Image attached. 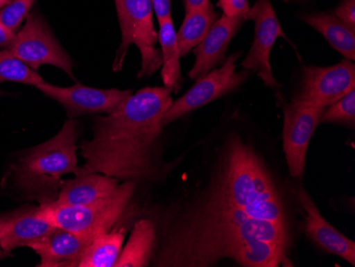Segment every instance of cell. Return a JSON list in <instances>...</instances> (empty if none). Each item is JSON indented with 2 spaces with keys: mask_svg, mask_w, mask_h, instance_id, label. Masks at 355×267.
<instances>
[{
  "mask_svg": "<svg viewBox=\"0 0 355 267\" xmlns=\"http://www.w3.org/2000/svg\"><path fill=\"white\" fill-rule=\"evenodd\" d=\"M16 33L8 29L3 24L0 23V47L9 49L10 45L13 43Z\"/></svg>",
  "mask_w": 355,
  "mask_h": 267,
  "instance_id": "29",
  "label": "cell"
},
{
  "mask_svg": "<svg viewBox=\"0 0 355 267\" xmlns=\"http://www.w3.org/2000/svg\"><path fill=\"white\" fill-rule=\"evenodd\" d=\"M217 6L223 10V15L229 17L245 19L250 9L248 0H219Z\"/></svg>",
  "mask_w": 355,
  "mask_h": 267,
  "instance_id": "26",
  "label": "cell"
},
{
  "mask_svg": "<svg viewBox=\"0 0 355 267\" xmlns=\"http://www.w3.org/2000/svg\"><path fill=\"white\" fill-rule=\"evenodd\" d=\"M320 123H343L353 127L355 123V89L340 101L329 105L321 115Z\"/></svg>",
  "mask_w": 355,
  "mask_h": 267,
  "instance_id": "24",
  "label": "cell"
},
{
  "mask_svg": "<svg viewBox=\"0 0 355 267\" xmlns=\"http://www.w3.org/2000/svg\"><path fill=\"white\" fill-rule=\"evenodd\" d=\"M159 23L171 19V0H150Z\"/></svg>",
  "mask_w": 355,
  "mask_h": 267,
  "instance_id": "28",
  "label": "cell"
},
{
  "mask_svg": "<svg viewBox=\"0 0 355 267\" xmlns=\"http://www.w3.org/2000/svg\"><path fill=\"white\" fill-rule=\"evenodd\" d=\"M217 17L218 14L211 3L205 7L187 11L182 26L177 33L181 57L187 55L200 44L213 24L217 21Z\"/></svg>",
  "mask_w": 355,
  "mask_h": 267,
  "instance_id": "21",
  "label": "cell"
},
{
  "mask_svg": "<svg viewBox=\"0 0 355 267\" xmlns=\"http://www.w3.org/2000/svg\"><path fill=\"white\" fill-rule=\"evenodd\" d=\"M10 1H11V0H0V9L5 7V6H7Z\"/></svg>",
  "mask_w": 355,
  "mask_h": 267,
  "instance_id": "31",
  "label": "cell"
},
{
  "mask_svg": "<svg viewBox=\"0 0 355 267\" xmlns=\"http://www.w3.org/2000/svg\"><path fill=\"white\" fill-rule=\"evenodd\" d=\"M129 221L94 239L85 249L79 267H114L123 249Z\"/></svg>",
  "mask_w": 355,
  "mask_h": 267,
  "instance_id": "20",
  "label": "cell"
},
{
  "mask_svg": "<svg viewBox=\"0 0 355 267\" xmlns=\"http://www.w3.org/2000/svg\"><path fill=\"white\" fill-rule=\"evenodd\" d=\"M94 240L55 227L49 234L31 246L39 255L40 267H79L85 249Z\"/></svg>",
  "mask_w": 355,
  "mask_h": 267,
  "instance_id": "16",
  "label": "cell"
},
{
  "mask_svg": "<svg viewBox=\"0 0 355 267\" xmlns=\"http://www.w3.org/2000/svg\"><path fill=\"white\" fill-rule=\"evenodd\" d=\"M333 15L355 30V0H343L333 12Z\"/></svg>",
  "mask_w": 355,
  "mask_h": 267,
  "instance_id": "27",
  "label": "cell"
},
{
  "mask_svg": "<svg viewBox=\"0 0 355 267\" xmlns=\"http://www.w3.org/2000/svg\"><path fill=\"white\" fill-rule=\"evenodd\" d=\"M3 83V81L0 80V83Z\"/></svg>",
  "mask_w": 355,
  "mask_h": 267,
  "instance_id": "33",
  "label": "cell"
},
{
  "mask_svg": "<svg viewBox=\"0 0 355 267\" xmlns=\"http://www.w3.org/2000/svg\"><path fill=\"white\" fill-rule=\"evenodd\" d=\"M35 0H11L0 9V23L15 33L24 19L29 15Z\"/></svg>",
  "mask_w": 355,
  "mask_h": 267,
  "instance_id": "25",
  "label": "cell"
},
{
  "mask_svg": "<svg viewBox=\"0 0 355 267\" xmlns=\"http://www.w3.org/2000/svg\"><path fill=\"white\" fill-rule=\"evenodd\" d=\"M81 127L73 119L64 123L61 130L28 151L16 164V181L29 192L55 190L61 187L64 175H77V141Z\"/></svg>",
  "mask_w": 355,
  "mask_h": 267,
  "instance_id": "4",
  "label": "cell"
},
{
  "mask_svg": "<svg viewBox=\"0 0 355 267\" xmlns=\"http://www.w3.org/2000/svg\"><path fill=\"white\" fill-rule=\"evenodd\" d=\"M155 227L150 219H139L131 231L130 238L121 249L115 267L148 266L155 247Z\"/></svg>",
  "mask_w": 355,
  "mask_h": 267,
  "instance_id": "18",
  "label": "cell"
},
{
  "mask_svg": "<svg viewBox=\"0 0 355 267\" xmlns=\"http://www.w3.org/2000/svg\"><path fill=\"white\" fill-rule=\"evenodd\" d=\"M209 3H211L209 0H184L185 11H191V10L205 7Z\"/></svg>",
  "mask_w": 355,
  "mask_h": 267,
  "instance_id": "30",
  "label": "cell"
},
{
  "mask_svg": "<svg viewBox=\"0 0 355 267\" xmlns=\"http://www.w3.org/2000/svg\"><path fill=\"white\" fill-rule=\"evenodd\" d=\"M245 19L254 21V39L241 67L254 71L266 87L278 89L279 83L273 76L270 65V53L278 37L286 39L280 21L273 10L270 0H257L249 9Z\"/></svg>",
  "mask_w": 355,
  "mask_h": 267,
  "instance_id": "9",
  "label": "cell"
},
{
  "mask_svg": "<svg viewBox=\"0 0 355 267\" xmlns=\"http://www.w3.org/2000/svg\"><path fill=\"white\" fill-rule=\"evenodd\" d=\"M324 110L294 101L284 107L283 149L289 173L294 178H302L304 174L309 145Z\"/></svg>",
  "mask_w": 355,
  "mask_h": 267,
  "instance_id": "11",
  "label": "cell"
},
{
  "mask_svg": "<svg viewBox=\"0 0 355 267\" xmlns=\"http://www.w3.org/2000/svg\"><path fill=\"white\" fill-rule=\"evenodd\" d=\"M207 190L255 218L291 229L280 187L260 155L239 137H230L225 143Z\"/></svg>",
  "mask_w": 355,
  "mask_h": 267,
  "instance_id": "3",
  "label": "cell"
},
{
  "mask_svg": "<svg viewBox=\"0 0 355 267\" xmlns=\"http://www.w3.org/2000/svg\"><path fill=\"white\" fill-rule=\"evenodd\" d=\"M55 228L41 216L37 207L16 211L0 217V246L6 255L19 247L31 248Z\"/></svg>",
  "mask_w": 355,
  "mask_h": 267,
  "instance_id": "14",
  "label": "cell"
},
{
  "mask_svg": "<svg viewBox=\"0 0 355 267\" xmlns=\"http://www.w3.org/2000/svg\"><path fill=\"white\" fill-rule=\"evenodd\" d=\"M135 187V181H123L112 196L87 206H62L46 199L37 208L53 227L94 240L129 219Z\"/></svg>",
  "mask_w": 355,
  "mask_h": 267,
  "instance_id": "5",
  "label": "cell"
},
{
  "mask_svg": "<svg viewBox=\"0 0 355 267\" xmlns=\"http://www.w3.org/2000/svg\"><path fill=\"white\" fill-rule=\"evenodd\" d=\"M159 24L157 37L162 55L161 76L165 87L175 89L181 80V55L178 46L177 33L173 19H165Z\"/></svg>",
  "mask_w": 355,
  "mask_h": 267,
  "instance_id": "22",
  "label": "cell"
},
{
  "mask_svg": "<svg viewBox=\"0 0 355 267\" xmlns=\"http://www.w3.org/2000/svg\"><path fill=\"white\" fill-rule=\"evenodd\" d=\"M0 80L3 83L13 81L35 87L44 83L43 78L37 71L14 57L8 49L0 51Z\"/></svg>",
  "mask_w": 355,
  "mask_h": 267,
  "instance_id": "23",
  "label": "cell"
},
{
  "mask_svg": "<svg viewBox=\"0 0 355 267\" xmlns=\"http://www.w3.org/2000/svg\"><path fill=\"white\" fill-rule=\"evenodd\" d=\"M241 55V51L232 53L220 69H212L197 79L196 83L182 97L173 101L161 121L163 128L183 115L216 101L241 87L249 76L247 69L239 73L235 71V63Z\"/></svg>",
  "mask_w": 355,
  "mask_h": 267,
  "instance_id": "8",
  "label": "cell"
},
{
  "mask_svg": "<svg viewBox=\"0 0 355 267\" xmlns=\"http://www.w3.org/2000/svg\"><path fill=\"white\" fill-rule=\"evenodd\" d=\"M296 195L304 212V231L309 238L319 248L340 257L354 266L355 243L327 222L306 191L299 189Z\"/></svg>",
  "mask_w": 355,
  "mask_h": 267,
  "instance_id": "13",
  "label": "cell"
},
{
  "mask_svg": "<svg viewBox=\"0 0 355 267\" xmlns=\"http://www.w3.org/2000/svg\"><path fill=\"white\" fill-rule=\"evenodd\" d=\"M37 87L44 95L64 107L69 119L83 115L109 114L132 94L130 89H101L80 83L64 87L44 81Z\"/></svg>",
  "mask_w": 355,
  "mask_h": 267,
  "instance_id": "12",
  "label": "cell"
},
{
  "mask_svg": "<svg viewBox=\"0 0 355 267\" xmlns=\"http://www.w3.org/2000/svg\"><path fill=\"white\" fill-rule=\"evenodd\" d=\"M8 51L32 69L53 65L73 78V62L53 37L45 19L37 12L29 13Z\"/></svg>",
  "mask_w": 355,
  "mask_h": 267,
  "instance_id": "7",
  "label": "cell"
},
{
  "mask_svg": "<svg viewBox=\"0 0 355 267\" xmlns=\"http://www.w3.org/2000/svg\"><path fill=\"white\" fill-rule=\"evenodd\" d=\"M244 21V17L223 15L213 24L205 39L195 47L193 55L196 59L189 74L191 79L197 80L225 60L229 44Z\"/></svg>",
  "mask_w": 355,
  "mask_h": 267,
  "instance_id": "15",
  "label": "cell"
},
{
  "mask_svg": "<svg viewBox=\"0 0 355 267\" xmlns=\"http://www.w3.org/2000/svg\"><path fill=\"white\" fill-rule=\"evenodd\" d=\"M354 89L355 65L350 60L333 67H304L294 101L327 107Z\"/></svg>",
  "mask_w": 355,
  "mask_h": 267,
  "instance_id": "10",
  "label": "cell"
},
{
  "mask_svg": "<svg viewBox=\"0 0 355 267\" xmlns=\"http://www.w3.org/2000/svg\"><path fill=\"white\" fill-rule=\"evenodd\" d=\"M121 30V42L116 51L113 71H121L128 49L137 46L141 53L139 78L153 76L162 67V55L157 49L159 42L153 19L150 0H115Z\"/></svg>",
  "mask_w": 355,
  "mask_h": 267,
  "instance_id": "6",
  "label": "cell"
},
{
  "mask_svg": "<svg viewBox=\"0 0 355 267\" xmlns=\"http://www.w3.org/2000/svg\"><path fill=\"white\" fill-rule=\"evenodd\" d=\"M3 257V249H1V246H0V259Z\"/></svg>",
  "mask_w": 355,
  "mask_h": 267,
  "instance_id": "32",
  "label": "cell"
},
{
  "mask_svg": "<svg viewBox=\"0 0 355 267\" xmlns=\"http://www.w3.org/2000/svg\"><path fill=\"white\" fill-rule=\"evenodd\" d=\"M291 244V229L255 218L205 189L165 232L153 264L207 267L229 259L246 267L293 266Z\"/></svg>",
  "mask_w": 355,
  "mask_h": 267,
  "instance_id": "1",
  "label": "cell"
},
{
  "mask_svg": "<svg viewBox=\"0 0 355 267\" xmlns=\"http://www.w3.org/2000/svg\"><path fill=\"white\" fill-rule=\"evenodd\" d=\"M303 21L324 35L331 47L342 53L347 60H355V30L343 23L333 14H305Z\"/></svg>",
  "mask_w": 355,
  "mask_h": 267,
  "instance_id": "19",
  "label": "cell"
},
{
  "mask_svg": "<svg viewBox=\"0 0 355 267\" xmlns=\"http://www.w3.org/2000/svg\"><path fill=\"white\" fill-rule=\"evenodd\" d=\"M173 89L145 87L94 123L93 137L80 145L85 163L77 175L99 173L123 181H155L162 171L163 115ZM76 175V176H77Z\"/></svg>",
  "mask_w": 355,
  "mask_h": 267,
  "instance_id": "2",
  "label": "cell"
},
{
  "mask_svg": "<svg viewBox=\"0 0 355 267\" xmlns=\"http://www.w3.org/2000/svg\"><path fill=\"white\" fill-rule=\"evenodd\" d=\"M119 179L99 173L77 175L63 181L55 203L62 206H87L112 196L121 184Z\"/></svg>",
  "mask_w": 355,
  "mask_h": 267,
  "instance_id": "17",
  "label": "cell"
}]
</instances>
